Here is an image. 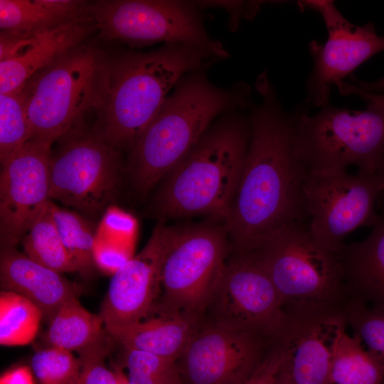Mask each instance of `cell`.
I'll use <instances>...</instances> for the list:
<instances>
[{"label": "cell", "mask_w": 384, "mask_h": 384, "mask_svg": "<svg viewBox=\"0 0 384 384\" xmlns=\"http://www.w3.org/2000/svg\"><path fill=\"white\" fill-rule=\"evenodd\" d=\"M261 97L250 110L251 133L239 185L224 221L232 251L257 249L270 234L307 222L304 183L309 169L294 143V112L285 111L267 72L256 80Z\"/></svg>", "instance_id": "6da1fadb"}, {"label": "cell", "mask_w": 384, "mask_h": 384, "mask_svg": "<svg viewBox=\"0 0 384 384\" xmlns=\"http://www.w3.org/2000/svg\"><path fill=\"white\" fill-rule=\"evenodd\" d=\"M219 60L207 51L178 43L106 59L93 109L97 117L93 132L119 151H129L177 82Z\"/></svg>", "instance_id": "7a4b0ae2"}, {"label": "cell", "mask_w": 384, "mask_h": 384, "mask_svg": "<svg viewBox=\"0 0 384 384\" xmlns=\"http://www.w3.org/2000/svg\"><path fill=\"white\" fill-rule=\"evenodd\" d=\"M208 70L191 72L177 82L129 151L126 169L139 193L148 192L161 181L219 116L254 107L247 83L217 86L208 78Z\"/></svg>", "instance_id": "3957f363"}, {"label": "cell", "mask_w": 384, "mask_h": 384, "mask_svg": "<svg viewBox=\"0 0 384 384\" xmlns=\"http://www.w3.org/2000/svg\"><path fill=\"white\" fill-rule=\"evenodd\" d=\"M250 133V110L219 116L162 178L152 203L160 222L200 214L225 221L240 183Z\"/></svg>", "instance_id": "277c9868"}, {"label": "cell", "mask_w": 384, "mask_h": 384, "mask_svg": "<svg viewBox=\"0 0 384 384\" xmlns=\"http://www.w3.org/2000/svg\"><path fill=\"white\" fill-rule=\"evenodd\" d=\"M308 105L294 110V143L309 171L346 169L380 172L384 160V105L368 102L363 110L330 104L309 115Z\"/></svg>", "instance_id": "5b68a950"}, {"label": "cell", "mask_w": 384, "mask_h": 384, "mask_svg": "<svg viewBox=\"0 0 384 384\" xmlns=\"http://www.w3.org/2000/svg\"><path fill=\"white\" fill-rule=\"evenodd\" d=\"M105 60L97 49L80 45L26 82L29 141L51 147L85 112L93 111Z\"/></svg>", "instance_id": "8992f818"}, {"label": "cell", "mask_w": 384, "mask_h": 384, "mask_svg": "<svg viewBox=\"0 0 384 384\" xmlns=\"http://www.w3.org/2000/svg\"><path fill=\"white\" fill-rule=\"evenodd\" d=\"M274 284L283 307L297 303L343 306L348 301L336 255L314 238L307 222H291L253 250Z\"/></svg>", "instance_id": "52a82bcc"}, {"label": "cell", "mask_w": 384, "mask_h": 384, "mask_svg": "<svg viewBox=\"0 0 384 384\" xmlns=\"http://www.w3.org/2000/svg\"><path fill=\"white\" fill-rule=\"evenodd\" d=\"M198 1L102 0L90 4V14L100 37L132 47L178 43L203 50L225 60L229 53L206 28Z\"/></svg>", "instance_id": "ba28073f"}, {"label": "cell", "mask_w": 384, "mask_h": 384, "mask_svg": "<svg viewBox=\"0 0 384 384\" xmlns=\"http://www.w3.org/2000/svg\"><path fill=\"white\" fill-rule=\"evenodd\" d=\"M230 252L224 221L183 227L164 259L161 292L151 314L201 320Z\"/></svg>", "instance_id": "9c48e42d"}, {"label": "cell", "mask_w": 384, "mask_h": 384, "mask_svg": "<svg viewBox=\"0 0 384 384\" xmlns=\"http://www.w3.org/2000/svg\"><path fill=\"white\" fill-rule=\"evenodd\" d=\"M202 319L278 341L286 314L255 251L231 250Z\"/></svg>", "instance_id": "30bf717a"}, {"label": "cell", "mask_w": 384, "mask_h": 384, "mask_svg": "<svg viewBox=\"0 0 384 384\" xmlns=\"http://www.w3.org/2000/svg\"><path fill=\"white\" fill-rule=\"evenodd\" d=\"M383 190L380 172L309 171L304 196L311 233L324 248L336 254L352 231L374 225L378 216L375 204Z\"/></svg>", "instance_id": "8fae6325"}, {"label": "cell", "mask_w": 384, "mask_h": 384, "mask_svg": "<svg viewBox=\"0 0 384 384\" xmlns=\"http://www.w3.org/2000/svg\"><path fill=\"white\" fill-rule=\"evenodd\" d=\"M75 127L50 159V200L87 219L105 213L115 200L120 182L119 151L93 133Z\"/></svg>", "instance_id": "7c38bea8"}, {"label": "cell", "mask_w": 384, "mask_h": 384, "mask_svg": "<svg viewBox=\"0 0 384 384\" xmlns=\"http://www.w3.org/2000/svg\"><path fill=\"white\" fill-rule=\"evenodd\" d=\"M277 341L201 320L177 359L184 384H242Z\"/></svg>", "instance_id": "4fadbf2b"}, {"label": "cell", "mask_w": 384, "mask_h": 384, "mask_svg": "<svg viewBox=\"0 0 384 384\" xmlns=\"http://www.w3.org/2000/svg\"><path fill=\"white\" fill-rule=\"evenodd\" d=\"M182 229L159 222L143 249L112 275L99 314L110 336L153 313L164 259Z\"/></svg>", "instance_id": "5bb4252c"}, {"label": "cell", "mask_w": 384, "mask_h": 384, "mask_svg": "<svg viewBox=\"0 0 384 384\" xmlns=\"http://www.w3.org/2000/svg\"><path fill=\"white\" fill-rule=\"evenodd\" d=\"M343 306L297 303L283 307L286 323L277 343L282 370L294 384H331L334 346L341 329L348 326Z\"/></svg>", "instance_id": "9a60e30c"}, {"label": "cell", "mask_w": 384, "mask_h": 384, "mask_svg": "<svg viewBox=\"0 0 384 384\" xmlns=\"http://www.w3.org/2000/svg\"><path fill=\"white\" fill-rule=\"evenodd\" d=\"M50 146L27 142L1 167V247H15L50 200Z\"/></svg>", "instance_id": "2e32d148"}, {"label": "cell", "mask_w": 384, "mask_h": 384, "mask_svg": "<svg viewBox=\"0 0 384 384\" xmlns=\"http://www.w3.org/2000/svg\"><path fill=\"white\" fill-rule=\"evenodd\" d=\"M324 43L312 41L309 46L313 68L306 85L308 105L329 104L331 90L344 81L356 68L378 53L384 51V36L371 22L356 26L347 19L328 29Z\"/></svg>", "instance_id": "e0dca14e"}, {"label": "cell", "mask_w": 384, "mask_h": 384, "mask_svg": "<svg viewBox=\"0 0 384 384\" xmlns=\"http://www.w3.org/2000/svg\"><path fill=\"white\" fill-rule=\"evenodd\" d=\"M95 28L90 16L30 37L0 34V94L21 89L37 72L79 46Z\"/></svg>", "instance_id": "ac0fdd59"}, {"label": "cell", "mask_w": 384, "mask_h": 384, "mask_svg": "<svg viewBox=\"0 0 384 384\" xmlns=\"http://www.w3.org/2000/svg\"><path fill=\"white\" fill-rule=\"evenodd\" d=\"M0 280L2 290L23 296L36 304L43 317L51 319L60 306L78 295L75 284L17 251L1 248Z\"/></svg>", "instance_id": "d6986e66"}, {"label": "cell", "mask_w": 384, "mask_h": 384, "mask_svg": "<svg viewBox=\"0 0 384 384\" xmlns=\"http://www.w3.org/2000/svg\"><path fill=\"white\" fill-rule=\"evenodd\" d=\"M372 227L365 240L344 244L336 255L348 300L384 307V211Z\"/></svg>", "instance_id": "ffe728a7"}, {"label": "cell", "mask_w": 384, "mask_h": 384, "mask_svg": "<svg viewBox=\"0 0 384 384\" xmlns=\"http://www.w3.org/2000/svg\"><path fill=\"white\" fill-rule=\"evenodd\" d=\"M86 1L0 0L1 34L30 37L90 15Z\"/></svg>", "instance_id": "44dd1931"}, {"label": "cell", "mask_w": 384, "mask_h": 384, "mask_svg": "<svg viewBox=\"0 0 384 384\" xmlns=\"http://www.w3.org/2000/svg\"><path fill=\"white\" fill-rule=\"evenodd\" d=\"M201 321L181 314H151L111 336L123 347L177 360Z\"/></svg>", "instance_id": "7402d4cb"}, {"label": "cell", "mask_w": 384, "mask_h": 384, "mask_svg": "<svg viewBox=\"0 0 384 384\" xmlns=\"http://www.w3.org/2000/svg\"><path fill=\"white\" fill-rule=\"evenodd\" d=\"M103 326L100 315L87 311L74 296L50 320L46 339L50 346L78 352L101 336L105 331Z\"/></svg>", "instance_id": "603a6c76"}, {"label": "cell", "mask_w": 384, "mask_h": 384, "mask_svg": "<svg viewBox=\"0 0 384 384\" xmlns=\"http://www.w3.org/2000/svg\"><path fill=\"white\" fill-rule=\"evenodd\" d=\"M341 329L331 358V384H384V374L361 339Z\"/></svg>", "instance_id": "cb8c5ba5"}, {"label": "cell", "mask_w": 384, "mask_h": 384, "mask_svg": "<svg viewBox=\"0 0 384 384\" xmlns=\"http://www.w3.org/2000/svg\"><path fill=\"white\" fill-rule=\"evenodd\" d=\"M51 201L32 223L22 239L26 255L36 262L60 274L77 268L65 250L53 220Z\"/></svg>", "instance_id": "d4e9b609"}, {"label": "cell", "mask_w": 384, "mask_h": 384, "mask_svg": "<svg viewBox=\"0 0 384 384\" xmlns=\"http://www.w3.org/2000/svg\"><path fill=\"white\" fill-rule=\"evenodd\" d=\"M43 314L28 299L13 292H0V343L25 346L36 338Z\"/></svg>", "instance_id": "484cf974"}, {"label": "cell", "mask_w": 384, "mask_h": 384, "mask_svg": "<svg viewBox=\"0 0 384 384\" xmlns=\"http://www.w3.org/2000/svg\"><path fill=\"white\" fill-rule=\"evenodd\" d=\"M53 220L63 244L78 272L88 276L95 266L93 250L95 231L86 218L73 210L50 203Z\"/></svg>", "instance_id": "4316f807"}, {"label": "cell", "mask_w": 384, "mask_h": 384, "mask_svg": "<svg viewBox=\"0 0 384 384\" xmlns=\"http://www.w3.org/2000/svg\"><path fill=\"white\" fill-rule=\"evenodd\" d=\"M31 137L23 87L16 92L0 94L1 166L28 142Z\"/></svg>", "instance_id": "83f0119b"}, {"label": "cell", "mask_w": 384, "mask_h": 384, "mask_svg": "<svg viewBox=\"0 0 384 384\" xmlns=\"http://www.w3.org/2000/svg\"><path fill=\"white\" fill-rule=\"evenodd\" d=\"M347 325L357 336L384 374V307L348 300L343 306Z\"/></svg>", "instance_id": "f1b7e54d"}, {"label": "cell", "mask_w": 384, "mask_h": 384, "mask_svg": "<svg viewBox=\"0 0 384 384\" xmlns=\"http://www.w3.org/2000/svg\"><path fill=\"white\" fill-rule=\"evenodd\" d=\"M124 348L123 365L129 384H178L181 382L177 360Z\"/></svg>", "instance_id": "f546056e"}, {"label": "cell", "mask_w": 384, "mask_h": 384, "mask_svg": "<svg viewBox=\"0 0 384 384\" xmlns=\"http://www.w3.org/2000/svg\"><path fill=\"white\" fill-rule=\"evenodd\" d=\"M82 363L71 351L49 346L36 351L31 368L38 384H78Z\"/></svg>", "instance_id": "4dcf8cb0"}, {"label": "cell", "mask_w": 384, "mask_h": 384, "mask_svg": "<svg viewBox=\"0 0 384 384\" xmlns=\"http://www.w3.org/2000/svg\"><path fill=\"white\" fill-rule=\"evenodd\" d=\"M113 342L105 330L98 339L78 352L82 363L78 384H119L115 370L105 364Z\"/></svg>", "instance_id": "1f68e13d"}, {"label": "cell", "mask_w": 384, "mask_h": 384, "mask_svg": "<svg viewBox=\"0 0 384 384\" xmlns=\"http://www.w3.org/2000/svg\"><path fill=\"white\" fill-rule=\"evenodd\" d=\"M137 230L136 219L119 208L110 206L103 213L95 239L134 251Z\"/></svg>", "instance_id": "d6a6232c"}, {"label": "cell", "mask_w": 384, "mask_h": 384, "mask_svg": "<svg viewBox=\"0 0 384 384\" xmlns=\"http://www.w3.org/2000/svg\"><path fill=\"white\" fill-rule=\"evenodd\" d=\"M133 256L132 250L95 239L93 250L95 264L106 274L113 275Z\"/></svg>", "instance_id": "836d02e7"}, {"label": "cell", "mask_w": 384, "mask_h": 384, "mask_svg": "<svg viewBox=\"0 0 384 384\" xmlns=\"http://www.w3.org/2000/svg\"><path fill=\"white\" fill-rule=\"evenodd\" d=\"M199 6L203 9L210 6H222L230 14V28H236L240 18L247 19L253 18L260 11L261 6L266 4L265 1H198Z\"/></svg>", "instance_id": "e575fe53"}, {"label": "cell", "mask_w": 384, "mask_h": 384, "mask_svg": "<svg viewBox=\"0 0 384 384\" xmlns=\"http://www.w3.org/2000/svg\"><path fill=\"white\" fill-rule=\"evenodd\" d=\"M283 363V353L277 343L262 363L242 384H276Z\"/></svg>", "instance_id": "d590c367"}, {"label": "cell", "mask_w": 384, "mask_h": 384, "mask_svg": "<svg viewBox=\"0 0 384 384\" xmlns=\"http://www.w3.org/2000/svg\"><path fill=\"white\" fill-rule=\"evenodd\" d=\"M297 5L301 10L311 9L319 13L327 29L337 26L346 19L333 1L302 0L297 1Z\"/></svg>", "instance_id": "8d00e7d4"}, {"label": "cell", "mask_w": 384, "mask_h": 384, "mask_svg": "<svg viewBox=\"0 0 384 384\" xmlns=\"http://www.w3.org/2000/svg\"><path fill=\"white\" fill-rule=\"evenodd\" d=\"M33 373L28 366H18L5 371L0 384H36Z\"/></svg>", "instance_id": "74e56055"}, {"label": "cell", "mask_w": 384, "mask_h": 384, "mask_svg": "<svg viewBox=\"0 0 384 384\" xmlns=\"http://www.w3.org/2000/svg\"><path fill=\"white\" fill-rule=\"evenodd\" d=\"M336 87L342 95H356L367 102L384 105V95L364 91L353 82H347L344 80Z\"/></svg>", "instance_id": "f35d334b"}, {"label": "cell", "mask_w": 384, "mask_h": 384, "mask_svg": "<svg viewBox=\"0 0 384 384\" xmlns=\"http://www.w3.org/2000/svg\"><path fill=\"white\" fill-rule=\"evenodd\" d=\"M354 83L360 89L373 93H378L384 91V76L374 82H363L355 78H351Z\"/></svg>", "instance_id": "ab89813d"}, {"label": "cell", "mask_w": 384, "mask_h": 384, "mask_svg": "<svg viewBox=\"0 0 384 384\" xmlns=\"http://www.w3.org/2000/svg\"><path fill=\"white\" fill-rule=\"evenodd\" d=\"M276 384H294L289 376L281 370L279 373Z\"/></svg>", "instance_id": "60d3db41"}, {"label": "cell", "mask_w": 384, "mask_h": 384, "mask_svg": "<svg viewBox=\"0 0 384 384\" xmlns=\"http://www.w3.org/2000/svg\"><path fill=\"white\" fill-rule=\"evenodd\" d=\"M114 370H115V371L117 373V377H118L119 384H129L128 381H127V376H125L124 375V373L122 372L120 368H115Z\"/></svg>", "instance_id": "b9f144b4"}, {"label": "cell", "mask_w": 384, "mask_h": 384, "mask_svg": "<svg viewBox=\"0 0 384 384\" xmlns=\"http://www.w3.org/2000/svg\"><path fill=\"white\" fill-rule=\"evenodd\" d=\"M380 173L382 174V176L384 178V160H383V166L381 167ZM378 202L382 203V205L384 206V190L379 198Z\"/></svg>", "instance_id": "7bdbcfd3"}, {"label": "cell", "mask_w": 384, "mask_h": 384, "mask_svg": "<svg viewBox=\"0 0 384 384\" xmlns=\"http://www.w3.org/2000/svg\"><path fill=\"white\" fill-rule=\"evenodd\" d=\"M178 384H184V383L181 381V382H180V383H178Z\"/></svg>", "instance_id": "ee69618b"}]
</instances>
